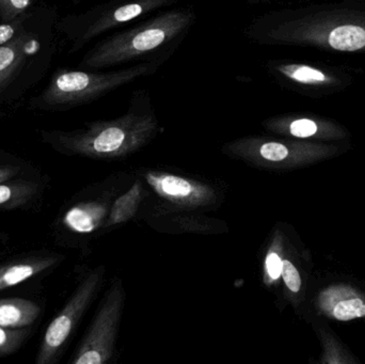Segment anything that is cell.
Segmentation results:
<instances>
[{"label": "cell", "mask_w": 365, "mask_h": 364, "mask_svg": "<svg viewBox=\"0 0 365 364\" xmlns=\"http://www.w3.org/2000/svg\"><path fill=\"white\" fill-rule=\"evenodd\" d=\"M160 130L151 109L130 108L117 119L90 122L78 130H42L41 139L62 155L113 160L143 149Z\"/></svg>", "instance_id": "obj_1"}, {"label": "cell", "mask_w": 365, "mask_h": 364, "mask_svg": "<svg viewBox=\"0 0 365 364\" xmlns=\"http://www.w3.org/2000/svg\"><path fill=\"white\" fill-rule=\"evenodd\" d=\"M267 38L277 44L365 53V13L319 11L283 21L268 32Z\"/></svg>", "instance_id": "obj_2"}, {"label": "cell", "mask_w": 365, "mask_h": 364, "mask_svg": "<svg viewBox=\"0 0 365 364\" xmlns=\"http://www.w3.org/2000/svg\"><path fill=\"white\" fill-rule=\"evenodd\" d=\"M195 21L190 9L163 13L96 45L81 61V68L100 70L125 63L156 51L182 36Z\"/></svg>", "instance_id": "obj_3"}, {"label": "cell", "mask_w": 365, "mask_h": 364, "mask_svg": "<svg viewBox=\"0 0 365 364\" xmlns=\"http://www.w3.org/2000/svg\"><path fill=\"white\" fill-rule=\"evenodd\" d=\"M158 68L156 63L145 62L107 73L60 70L56 72L46 88L32 98L30 106L43 111L74 108L93 102L137 79L150 76Z\"/></svg>", "instance_id": "obj_4"}, {"label": "cell", "mask_w": 365, "mask_h": 364, "mask_svg": "<svg viewBox=\"0 0 365 364\" xmlns=\"http://www.w3.org/2000/svg\"><path fill=\"white\" fill-rule=\"evenodd\" d=\"M222 152L234 160L267 170H295L340 155V147L319 141L245 137L231 141Z\"/></svg>", "instance_id": "obj_5"}, {"label": "cell", "mask_w": 365, "mask_h": 364, "mask_svg": "<svg viewBox=\"0 0 365 364\" xmlns=\"http://www.w3.org/2000/svg\"><path fill=\"white\" fill-rule=\"evenodd\" d=\"M104 275L105 269L100 266L81 279L68 303L45 329L34 363L56 364L60 360L71 336L100 291Z\"/></svg>", "instance_id": "obj_6"}, {"label": "cell", "mask_w": 365, "mask_h": 364, "mask_svg": "<svg viewBox=\"0 0 365 364\" xmlns=\"http://www.w3.org/2000/svg\"><path fill=\"white\" fill-rule=\"evenodd\" d=\"M125 303V290L121 280L111 284L101 303L87 335L73 356V364H104L115 352V340Z\"/></svg>", "instance_id": "obj_7"}, {"label": "cell", "mask_w": 365, "mask_h": 364, "mask_svg": "<svg viewBox=\"0 0 365 364\" xmlns=\"http://www.w3.org/2000/svg\"><path fill=\"white\" fill-rule=\"evenodd\" d=\"M51 46V36L38 27L28 28L10 43L0 46V95H8L26 70H30L36 56Z\"/></svg>", "instance_id": "obj_8"}, {"label": "cell", "mask_w": 365, "mask_h": 364, "mask_svg": "<svg viewBox=\"0 0 365 364\" xmlns=\"http://www.w3.org/2000/svg\"><path fill=\"white\" fill-rule=\"evenodd\" d=\"M145 177L158 196L175 207L197 209L216 204V190L207 184L160 171H149Z\"/></svg>", "instance_id": "obj_9"}, {"label": "cell", "mask_w": 365, "mask_h": 364, "mask_svg": "<svg viewBox=\"0 0 365 364\" xmlns=\"http://www.w3.org/2000/svg\"><path fill=\"white\" fill-rule=\"evenodd\" d=\"M170 2L171 0H130L103 11L92 19H86L85 24L76 32L68 34L73 38L71 53L78 51L86 43L100 34L121 27L124 24L153 12Z\"/></svg>", "instance_id": "obj_10"}, {"label": "cell", "mask_w": 365, "mask_h": 364, "mask_svg": "<svg viewBox=\"0 0 365 364\" xmlns=\"http://www.w3.org/2000/svg\"><path fill=\"white\" fill-rule=\"evenodd\" d=\"M263 125L269 132L287 138L319 142L343 140L349 135L346 128L336 122L317 115H282L266 120Z\"/></svg>", "instance_id": "obj_11"}, {"label": "cell", "mask_w": 365, "mask_h": 364, "mask_svg": "<svg viewBox=\"0 0 365 364\" xmlns=\"http://www.w3.org/2000/svg\"><path fill=\"white\" fill-rule=\"evenodd\" d=\"M317 313L334 322L365 318V293L346 284H336L319 291L315 299Z\"/></svg>", "instance_id": "obj_12"}, {"label": "cell", "mask_w": 365, "mask_h": 364, "mask_svg": "<svg viewBox=\"0 0 365 364\" xmlns=\"http://www.w3.org/2000/svg\"><path fill=\"white\" fill-rule=\"evenodd\" d=\"M66 256L40 250L21 254L0 264V292L53 271Z\"/></svg>", "instance_id": "obj_13"}, {"label": "cell", "mask_w": 365, "mask_h": 364, "mask_svg": "<svg viewBox=\"0 0 365 364\" xmlns=\"http://www.w3.org/2000/svg\"><path fill=\"white\" fill-rule=\"evenodd\" d=\"M47 179L42 172L23 175L0 183V212L31 211L41 207Z\"/></svg>", "instance_id": "obj_14"}, {"label": "cell", "mask_w": 365, "mask_h": 364, "mask_svg": "<svg viewBox=\"0 0 365 364\" xmlns=\"http://www.w3.org/2000/svg\"><path fill=\"white\" fill-rule=\"evenodd\" d=\"M42 314V307L36 301L21 297L0 298V326L27 328L34 326Z\"/></svg>", "instance_id": "obj_15"}, {"label": "cell", "mask_w": 365, "mask_h": 364, "mask_svg": "<svg viewBox=\"0 0 365 364\" xmlns=\"http://www.w3.org/2000/svg\"><path fill=\"white\" fill-rule=\"evenodd\" d=\"M274 70L292 83L308 87L330 88L340 83L338 77L327 71L304 63H277Z\"/></svg>", "instance_id": "obj_16"}, {"label": "cell", "mask_w": 365, "mask_h": 364, "mask_svg": "<svg viewBox=\"0 0 365 364\" xmlns=\"http://www.w3.org/2000/svg\"><path fill=\"white\" fill-rule=\"evenodd\" d=\"M145 192L141 182L137 181L125 194L117 199L109 212L107 227L117 226L132 219L136 215Z\"/></svg>", "instance_id": "obj_17"}, {"label": "cell", "mask_w": 365, "mask_h": 364, "mask_svg": "<svg viewBox=\"0 0 365 364\" xmlns=\"http://www.w3.org/2000/svg\"><path fill=\"white\" fill-rule=\"evenodd\" d=\"M323 353L319 363L323 364H357L359 360L347 350L346 346L334 335L329 329L321 327L319 329Z\"/></svg>", "instance_id": "obj_18"}, {"label": "cell", "mask_w": 365, "mask_h": 364, "mask_svg": "<svg viewBox=\"0 0 365 364\" xmlns=\"http://www.w3.org/2000/svg\"><path fill=\"white\" fill-rule=\"evenodd\" d=\"M38 172L41 171L34 168L27 160L0 150V183L6 180L23 177V175H36Z\"/></svg>", "instance_id": "obj_19"}, {"label": "cell", "mask_w": 365, "mask_h": 364, "mask_svg": "<svg viewBox=\"0 0 365 364\" xmlns=\"http://www.w3.org/2000/svg\"><path fill=\"white\" fill-rule=\"evenodd\" d=\"M34 328H8L0 326V358L19 352L31 337Z\"/></svg>", "instance_id": "obj_20"}, {"label": "cell", "mask_w": 365, "mask_h": 364, "mask_svg": "<svg viewBox=\"0 0 365 364\" xmlns=\"http://www.w3.org/2000/svg\"><path fill=\"white\" fill-rule=\"evenodd\" d=\"M281 278L284 282L285 288L293 303H299L302 301V290H304L302 274L297 265L289 256H283Z\"/></svg>", "instance_id": "obj_21"}, {"label": "cell", "mask_w": 365, "mask_h": 364, "mask_svg": "<svg viewBox=\"0 0 365 364\" xmlns=\"http://www.w3.org/2000/svg\"><path fill=\"white\" fill-rule=\"evenodd\" d=\"M34 25V15L25 14L14 21L0 23V46L10 43Z\"/></svg>", "instance_id": "obj_22"}, {"label": "cell", "mask_w": 365, "mask_h": 364, "mask_svg": "<svg viewBox=\"0 0 365 364\" xmlns=\"http://www.w3.org/2000/svg\"><path fill=\"white\" fill-rule=\"evenodd\" d=\"M282 241L280 237L274 239V244L266 256L265 273L270 284L278 281L281 278L283 265Z\"/></svg>", "instance_id": "obj_23"}, {"label": "cell", "mask_w": 365, "mask_h": 364, "mask_svg": "<svg viewBox=\"0 0 365 364\" xmlns=\"http://www.w3.org/2000/svg\"><path fill=\"white\" fill-rule=\"evenodd\" d=\"M34 0H0V21H14L27 14Z\"/></svg>", "instance_id": "obj_24"}, {"label": "cell", "mask_w": 365, "mask_h": 364, "mask_svg": "<svg viewBox=\"0 0 365 364\" xmlns=\"http://www.w3.org/2000/svg\"><path fill=\"white\" fill-rule=\"evenodd\" d=\"M9 241H10L9 235L0 230V254L9 247Z\"/></svg>", "instance_id": "obj_25"}]
</instances>
